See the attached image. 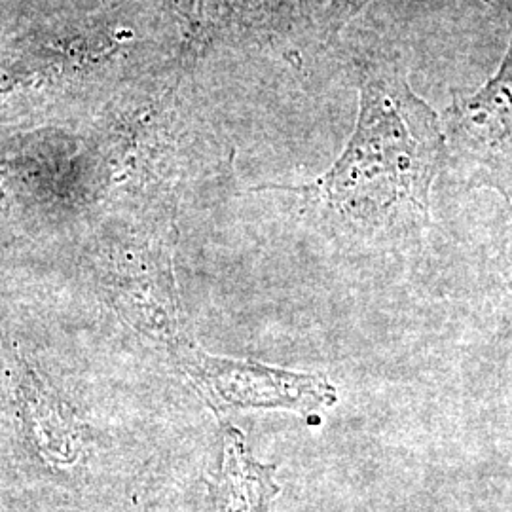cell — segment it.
I'll return each instance as SVG.
<instances>
[{
	"label": "cell",
	"instance_id": "6da1fadb",
	"mask_svg": "<svg viewBox=\"0 0 512 512\" xmlns=\"http://www.w3.org/2000/svg\"><path fill=\"white\" fill-rule=\"evenodd\" d=\"M440 152V122L429 105L401 76L366 74L348 147L327 175L300 190L317 192L355 215L382 213L403 202L427 209Z\"/></svg>",
	"mask_w": 512,
	"mask_h": 512
},
{
	"label": "cell",
	"instance_id": "7a4b0ae2",
	"mask_svg": "<svg viewBox=\"0 0 512 512\" xmlns=\"http://www.w3.org/2000/svg\"><path fill=\"white\" fill-rule=\"evenodd\" d=\"M173 355L203 399L219 414L251 408H283L306 418L332 406L338 399L336 387L319 374L215 357L190 340H184Z\"/></svg>",
	"mask_w": 512,
	"mask_h": 512
},
{
	"label": "cell",
	"instance_id": "3957f363",
	"mask_svg": "<svg viewBox=\"0 0 512 512\" xmlns=\"http://www.w3.org/2000/svg\"><path fill=\"white\" fill-rule=\"evenodd\" d=\"M452 126L476 147L512 143V40L499 71L471 97H459L450 110Z\"/></svg>",
	"mask_w": 512,
	"mask_h": 512
},
{
	"label": "cell",
	"instance_id": "277c9868",
	"mask_svg": "<svg viewBox=\"0 0 512 512\" xmlns=\"http://www.w3.org/2000/svg\"><path fill=\"white\" fill-rule=\"evenodd\" d=\"M274 471V467L256 463L241 433L228 429L224 435L219 512H268V505L277 494Z\"/></svg>",
	"mask_w": 512,
	"mask_h": 512
}]
</instances>
